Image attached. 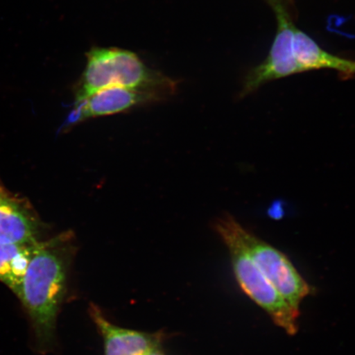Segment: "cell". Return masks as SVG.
Here are the masks:
<instances>
[{"label":"cell","mask_w":355,"mask_h":355,"mask_svg":"<svg viewBox=\"0 0 355 355\" xmlns=\"http://www.w3.org/2000/svg\"><path fill=\"white\" fill-rule=\"evenodd\" d=\"M77 250L74 234L62 233L35 244L26 268L19 299L32 319L39 343L44 346L54 341L56 319Z\"/></svg>","instance_id":"1"},{"label":"cell","mask_w":355,"mask_h":355,"mask_svg":"<svg viewBox=\"0 0 355 355\" xmlns=\"http://www.w3.org/2000/svg\"><path fill=\"white\" fill-rule=\"evenodd\" d=\"M86 57V69L75 87V105L110 87L154 91L168 97L177 91L174 80L148 68L135 53L119 48L94 47Z\"/></svg>","instance_id":"2"},{"label":"cell","mask_w":355,"mask_h":355,"mask_svg":"<svg viewBox=\"0 0 355 355\" xmlns=\"http://www.w3.org/2000/svg\"><path fill=\"white\" fill-rule=\"evenodd\" d=\"M216 232L227 247L235 277L245 294L266 311L272 321L288 335L298 331L299 310L279 295L252 259L241 236L242 226L232 216L217 220Z\"/></svg>","instance_id":"3"},{"label":"cell","mask_w":355,"mask_h":355,"mask_svg":"<svg viewBox=\"0 0 355 355\" xmlns=\"http://www.w3.org/2000/svg\"><path fill=\"white\" fill-rule=\"evenodd\" d=\"M277 20V32L269 55L263 64L248 73L244 83L243 96L263 84L291 75L304 72L295 50L296 26L282 0H268Z\"/></svg>","instance_id":"4"},{"label":"cell","mask_w":355,"mask_h":355,"mask_svg":"<svg viewBox=\"0 0 355 355\" xmlns=\"http://www.w3.org/2000/svg\"><path fill=\"white\" fill-rule=\"evenodd\" d=\"M241 236L248 252L275 290L293 309L310 295L311 287L288 257L242 227Z\"/></svg>","instance_id":"5"},{"label":"cell","mask_w":355,"mask_h":355,"mask_svg":"<svg viewBox=\"0 0 355 355\" xmlns=\"http://www.w3.org/2000/svg\"><path fill=\"white\" fill-rule=\"evenodd\" d=\"M167 98L168 96L158 92L124 87L106 88L75 105L68 123L74 125L89 119L127 112L137 106L155 103Z\"/></svg>","instance_id":"6"},{"label":"cell","mask_w":355,"mask_h":355,"mask_svg":"<svg viewBox=\"0 0 355 355\" xmlns=\"http://www.w3.org/2000/svg\"><path fill=\"white\" fill-rule=\"evenodd\" d=\"M89 315L103 339L104 355H146L162 346L163 335L114 325L98 306L91 304Z\"/></svg>","instance_id":"7"},{"label":"cell","mask_w":355,"mask_h":355,"mask_svg":"<svg viewBox=\"0 0 355 355\" xmlns=\"http://www.w3.org/2000/svg\"><path fill=\"white\" fill-rule=\"evenodd\" d=\"M39 220L19 200L0 196V243L31 245L39 241Z\"/></svg>","instance_id":"8"},{"label":"cell","mask_w":355,"mask_h":355,"mask_svg":"<svg viewBox=\"0 0 355 355\" xmlns=\"http://www.w3.org/2000/svg\"><path fill=\"white\" fill-rule=\"evenodd\" d=\"M297 60L305 71L331 69L347 74H355V61L330 54L318 46L312 38L298 28L295 33Z\"/></svg>","instance_id":"9"},{"label":"cell","mask_w":355,"mask_h":355,"mask_svg":"<svg viewBox=\"0 0 355 355\" xmlns=\"http://www.w3.org/2000/svg\"><path fill=\"white\" fill-rule=\"evenodd\" d=\"M37 243L15 245L0 243V282L19 298L26 270Z\"/></svg>","instance_id":"10"},{"label":"cell","mask_w":355,"mask_h":355,"mask_svg":"<svg viewBox=\"0 0 355 355\" xmlns=\"http://www.w3.org/2000/svg\"><path fill=\"white\" fill-rule=\"evenodd\" d=\"M146 355H166V354H165V353L163 352L162 346H159V347L155 348V349L152 350V352H149L148 354H146Z\"/></svg>","instance_id":"11"},{"label":"cell","mask_w":355,"mask_h":355,"mask_svg":"<svg viewBox=\"0 0 355 355\" xmlns=\"http://www.w3.org/2000/svg\"><path fill=\"white\" fill-rule=\"evenodd\" d=\"M3 194H6V192H3V190L0 187V196H2Z\"/></svg>","instance_id":"12"}]
</instances>
